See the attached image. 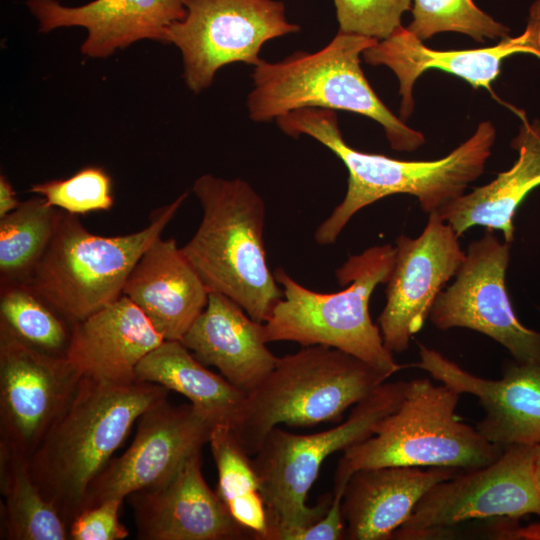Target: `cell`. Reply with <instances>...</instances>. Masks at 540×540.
<instances>
[{"mask_svg":"<svg viewBox=\"0 0 540 540\" xmlns=\"http://www.w3.org/2000/svg\"><path fill=\"white\" fill-rule=\"evenodd\" d=\"M276 122L286 135L297 138L305 134L320 142L348 170L343 200L314 233L315 241L323 246L335 243L358 211L390 195H413L425 213H438L481 176L496 138L492 122L483 121L470 138L445 157L408 161L363 152L348 145L334 110L297 109L278 117Z\"/></svg>","mask_w":540,"mask_h":540,"instance_id":"obj_1","label":"cell"},{"mask_svg":"<svg viewBox=\"0 0 540 540\" xmlns=\"http://www.w3.org/2000/svg\"><path fill=\"white\" fill-rule=\"evenodd\" d=\"M168 392L150 382L116 385L81 377L68 405L28 459L33 480L68 527L140 415L167 399Z\"/></svg>","mask_w":540,"mask_h":540,"instance_id":"obj_2","label":"cell"},{"mask_svg":"<svg viewBox=\"0 0 540 540\" xmlns=\"http://www.w3.org/2000/svg\"><path fill=\"white\" fill-rule=\"evenodd\" d=\"M192 190L202 219L181 247L209 292L221 293L258 322H266L283 291L268 266L265 204L245 180L199 176Z\"/></svg>","mask_w":540,"mask_h":540,"instance_id":"obj_3","label":"cell"},{"mask_svg":"<svg viewBox=\"0 0 540 540\" xmlns=\"http://www.w3.org/2000/svg\"><path fill=\"white\" fill-rule=\"evenodd\" d=\"M378 41L339 31L316 52L297 51L274 63L262 59L252 73L249 117L266 122L303 108L345 110L380 124L392 149H418L425 143L424 135L389 110L361 68L363 52Z\"/></svg>","mask_w":540,"mask_h":540,"instance_id":"obj_4","label":"cell"},{"mask_svg":"<svg viewBox=\"0 0 540 540\" xmlns=\"http://www.w3.org/2000/svg\"><path fill=\"white\" fill-rule=\"evenodd\" d=\"M395 256L391 244L350 255L335 271L343 289L334 293L308 289L284 269H275L283 296L263 323L265 341L336 348L391 377L404 366L385 347L379 326L370 317L369 301L377 285L387 283Z\"/></svg>","mask_w":540,"mask_h":540,"instance_id":"obj_5","label":"cell"},{"mask_svg":"<svg viewBox=\"0 0 540 540\" xmlns=\"http://www.w3.org/2000/svg\"><path fill=\"white\" fill-rule=\"evenodd\" d=\"M388 378L339 349L303 346L277 358L268 375L246 394L231 428L246 453L253 456L273 428L337 421Z\"/></svg>","mask_w":540,"mask_h":540,"instance_id":"obj_6","label":"cell"},{"mask_svg":"<svg viewBox=\"0 0 540 540\" xmlns=\"http://www.w3.org/2000/svg\"><path fill=\"white\" fill-rule=\"evenodd\" d=\"M409 381L384 382L355 404L345 421L313 434H295L273 428L251 456L264 499L269 529L265 540H289L295 532L322 519L333 494L307 504L308 492L327 457L344 451L375 432L378 423L394 412Z\"/></svg>","mask_w":540,"mask_h":540,"instance_id":"obj_7","label":"cell"},{"mask_svg":"<svg viewBox=\"0 0 540 540\" xmlns=\"http://www.w3.org/2000/svg\"><path fill=\"white\" fill-rule=\"evenodd\" d=\"M460 395L428 378L409 381L400 405L378 423L374 434L343 451L333 487H345L350 476L363 468L470 470L496 461L504 448L460 420L456 414Z\"/></svg>","mask_w":540,"mask_h":540,"instance_id":"obj_8","label":"cell"},{"mask_svg":"<svg viewBox=\"0 0 540 540\" xmlns=\"http://www.w3.org/2000/svg\"><path fill=\"white\" fill-rule=\"evenodd\" d=\"M184 192L152 215L136 232L119 236L91 233L79 216L62 211L40 262L25 282L71 325L117 300L151 243L182 206Z\"/></svg>","mask_w":540,"mask_h":540,"instance_id":"obj_9","label":"cell"},{"mask_svg":"<svg viewBox=\"0 0 540 540\" xmlns=\"http://www.w3.org/2000/svg\"><path fill=\"white\" fill-rule=\"evenodd\" d=\"M535 449L529 445L504 447L493 463L460 471L435 484L391 539L442 538L470 520H518L529 514L540 519V491L533 473Z\"/></svg>","mask_w":540,"mask_h":540,"instance_id":"obj_10","label":"cell"},{"mask_svg":"<svg viewBox=\"0 0 540 540\" xmlns=\"http://www.w3.org/2000/svg\"><path fill=\"white\" fill-rule=\"evenodd\" d=\"M186 14L167 30L165 44L182 56L186 86L198 94L211 86L222 67L261 62L263 45L296 33L278 0H185Z\"/></svg>","mask_w":540,"mask_h":540,"instance_id":"obj_11","label":"cell"},{"mask_svg":"<svg viewBox=\"0 0 540 540\" xmlns=\"http://www.w3.org/2000/svg\"><path fill=\"white\" fill-rule=\"evenodd\" d=\"M510 249L486 229L469 244L455 281L438 295L428 319L440 330L477 331L505 347L515 361L540 365V333L518 320L506 290Z\"/></svg>","mask_w":540,"mask_h":540,"instance_id":"obj_12","label":"cell"},{"mask_svg":"<svg viewBox=\"0 0 540 540\" xmlns=\"http://www.w3.org/2000/svg\"><path fill=\"white\" fill-rule=\"evenodd\" d=\"M80 379L66 356L36 349L0 325V445L29 459Z\"/></svg>","mask_w":540,"mask_h":540,"instance_id":"obj_13","label":"cell"},{"mask_svg":"<svg viewBox=\"0 0 540 540\" xmlns=\"http://www.w3.org/2000/svg\"><path fill=\"white\" fill-rule=\"evenodd\" d=\"M136 424L133 442L92 482L82 510L166 481L209 443L218 425L191 403L173 405L167 399L143 412Z\"/></svg>","mask_w":540,"mask_h":540,"instance_id":"obj_14","label":"cell"},{"mask_svg":"<svg viewBox=\"0 0 540 540\" xmlns=\"http://www.w3.org/2000/svg\"><path fill=\"white\" fill-rule=\"evenodd\" d=\"M396 256L386 283V304L378 317L385 347L403 353L429 318L446 283L456 275L465 253L459 236L437 212L429 214L422 233L395 240Z\"/></svg>","mask_w":540,"mask_h":540,"instance_id":"obj_15","label":"cell"},{"mask_svg":"<svg viewBox=\"0 0 540 540\" xmlns=\"http://www.w3.org/2000/svg\"><path fill=\"white\" fill-rule=\"evenodd\" d=\"M514 54H531L540 60V0L530 7L522 34L500 39L491 47L435 50L401 26L388 38L366 49L362 58L369 65L386 66L395 74L402 98L400 118L405 121L414 109L415 82L427 70L450 73L474 88L483 87L493 94L491 84L499 76L502 62Z\"/></svg>","mask_w":540,"mask_h":540,"instance_id":"obj_16","label":"cell"},{"mask_svg":"<svg viewBox=\"0 0 540 540\" xmlns=\"http://www.w3.org/2000/svg\"><path fill=\"white\" fill-rule=\"evenodd\" d=\"M413 366L460 394L478 399L484 416L476 429L501 447L540 445V365L508 361L502 377L492 380L461 368L440 352L419 344Z\"/></svg>","mask_w":540,"mask_h":540,"instance_id":"obj_17","label":"cell"},{"mask_svg":"<svg viewBox=\"0 0 540 540\" xmlns=\"http://www.w3.org/2000/svg\"><path fill=\"white\" fill-rule=\"evenodd\" d=\"M127 498L140 540L253 539L204 479L201 451L166 481Z\"/></svg>","mask_w":540,"mask_h":540,"instance_id":"obj_18","label":"cell"},{"mask_svg":"<svg viewBox=\"0 0 540 540\" xmlns=\"http://www.w3.org/2000/svg\"><path fill=\"white\" fill-rule=\"evenodd\" d=\"M25 5L39 32L84 28L87 36L80 51L94 59H106L141 40L165 44L168 28L186 14L185 0H92L77 6L26 0Z\"/></svg>","mask_w":540,"mask_h":540,"instance_id":"obj_19","label":"cell"},{"mask_svg":"<svg viewBox=\"0 0 540 540\" xmlns=\"http://www.w3.org/2000/svg\"><path fill=\"white\" fill-rule=\"evenodd\" d=\"M165 339L125 295L71 325L65 356L81 377L116 385L137 381L141 360Z\"/></svg>","mask_w":540,"mask_h":540,"instance_id":"obj_20","label":"cell"},{"mask_svg":"<svg viewBox=\"0 0 540 540\" xmlns=\"http://www.w3.org/2000/svg\"><path fill=\"white\" fill-rule=\"evenodd\" d=\"M209 293L175 238L161 236L141 255L122 291L165 340L176 341L202 313Z\"/></svg>","mask_w":540,"mask_h":540,"instance_id":"obj_21","label":"cell"},{"mask_svg":"<svg viewBox=\"0 0 540 540\" xmlns=\"http://www.w3.org/2000/svg\"><path fill=\"white\" fill-rule=\"evenodd\" d=\"M181 342L245 394L268 375L278 358L266 346L263 323L218 292L209 293L206 307Z\"/></svg>","mask_w":540,"mask_h":540,"instance_id":"obj_22","label":"cell"},{"mask_svg":"<svg viewBox=\"0 0 540 540\" xmlns=\"http://www.w3.org/2000/svg\"><path fill=\"white\" fill-rule=\"evenodd\" d=\"M460 471L463 470L448 467L423 470L411 466L355 471L347 482L342 499V512L347 523L344 539H391L431 487Z\"/></svg>","mask_w":540,"mask_h":540,"instance_id":"obj_23","label":"cell"},{"mask_svg":"<svg viewBox=\"0 0 540 540\" xmlns=\"http://www.w3.org/2000/svg\"><path fill=\"white\" fill-rule=\"evenodd\" d=\"M511 109L521 120L519 132L511 141V147L518 152L516 162L488 184L464 193L438 212L459 237L479 225L501 231L504 241L511 243L515 213L540 185V122L530 123L523 110Z\"/></svg>","mask_w":540,"mask_h":540,"instance_id":"obj_24","label":"cell"},{"mask_svg":"<svg viewBox=\"0 0 540 540\" xmlns=\"http://www.w3.org/2000/svg\"><path fill=\"white\" fill-rule=\"evenodd\" d=\"M138 382L164 386L185 396L217 424L232 427L246 394L206 368L181 341L164 340L136 369Z\"/></svg>","mask_w":540,"mask_h":540,"instance_id":"obj_25","label":"cell"},{"mask_svg":"<svg viewBox=\"0 0 540 540\" xmlns=\"http://www.w3.org/2000/svg\"><path fill=\"white\" fill-rule=\"evenodd\" d=\"M0 538L70 540L69 527L33 480L28 458L0 445Z\"/></svg>","mask_w":540,"mask_h":540,"instance_id":"obj_26","label":"cell"},{"mask_svg":"<svg viewBox=\"0 0 540 540\" xmlns=\"http://www.w3.org/2000/svg\"><path fill=\"white\" fill-rule=\"evenodd\" d=\"M209 445L217 468L218 495L235 521L253 534V539L265 540L268 513L252 457L229 425H216Z\"/></svg>","mask_w":540,"mask_h":540,"instance_id":"obj_27","label":"cell"},{"mask_svg":"<svg viewBox=\"0 0 540 540\" xmlns=\"http://www.w3.org/2000/svg\"><path fill=\"white\" fill-rule=\"evenodd\" d=\"M61 212L37 195L0 218V285L28 280L53 237Z\"/></svg>","mask_w":540,"mask_h":540,"instance_id":"obj_28","label":"cell"},{"mask_svg":"<svg viewBox=\"0 0 540 540\" xmlns=\"http://www.w3.org/2000/svg\"><path fill=\"white\" fill-rule=\"evenodd\" d=\"M0 325L36 349L66 354L71 324L25 283L1 285Z\"/></svg>","mask_w":540,"mask_h":540,"instance_id":"obj_29","label":"cell"},{"mask_svg":"<svg viewBox=\"0 0 540 540\" xmlns=\"http://www.w3.org/2000/svg\"><path fill=\"white\" fill-rule=\"evenodd\" d=\"M407 29L421 41L440 32H459L477 42L503 39L510 28L479 9L473 0H412Z\"/></svg>","mask_w":540,"mask_h":540,"instance_id":"obj_30","label":"cell"},{"mask_svg":"<svg viewBox=\"0 0 540 540\" xmlns=\"http://www.w3.org/2000/svg\"><path fill=\"white\" fill-rule=\"evenodd\" d=\"M112 178L101 166H85L67 178L35 183L29 192L50 206L74 215L108 211L114 205Z\"/></svg>","mask_w":540,"mask_h":540,"instance_id":"obj_31","label":"cell"},{"mask_svg":"<svg viewBox=\"0 0 540 540\" xmlns=\"http://www.w3.org/2000/svg\"><path fill=\"white\" fill-rule=\"evenodd\" d=\"M339 31L377 40L392 35L402 26V15L411 10L412 0H333Z\"/></svg>","mask_w":540,"mask_h":540,"instance_id":"obj_32","label":"cell"},{"mask_svg":"<svg viewBox=\"0 0 540 540\" xmlns=\"http://www.w3.org/2000/svg\"><path fill=\"white\" fill-rule=\"evenodd\" d=\"M123 500L109 499L82 510L69 526L70 540H122L129 532L119 521Z\"/></svg>","mask_w":540,"mask_h":540,"instance_id":"obj_33","label":"cell"},{"mask_svg":"<svg viewBox=\"0 0 540 540\" xmlns=\"http://www.w3.org/2000/svg\"><path fill=\"white\" fill-rule=\"evenodd\" d=\"M346 487L333 488V499L325 516L292 534L289 540H340L345 535L342 499Z\"/></svg>","mask_w":540,"mask_h":540,"instance_id":"obj_34","label":"cell"},{"mask_svg":"<svg viewBox=\"0 0 540 540\" xmlns=\"http://www.w3.org/2000/svg\"><path fill=\"white\" fill-rule=\"evenodd\" d=\"M499 539L508 540H540V521L521 527L517 523L506 526Z\"/></svg>","mask_w":540,"mask_h":540,"instance_id":"obj_35","label":"cell"},{"mask_svg":"<svg viewBox=\"0 0 540 540\" xmlns=\"http://www.w3.org/2000/svg\"><path fill=\"white\" fill-rule=\"evenodd\" d=\"M21 201L17 199L15 190L11 184V182L8 180V178L4 175H0V218H3L10 212L14 211L19 205Z\"/></svg>","mask_w":540,"mask_h":540,"instance_id":"obj_36","label":"cell"},{"mask_svg":"<svg viewBox=\"0 0 540 540\" xmlns=\"http://www.w3.org/2000/svg\"><path fill=\"white\" fill-rule=\"evenodd\" d=\"M533 473H534L536 486L538 490L540 491V445H537L535 449Z\"/></svg>","mask_w":540,"mask_h":540,"instance_id":"obj_37","label":"cell"}]
</instances>
